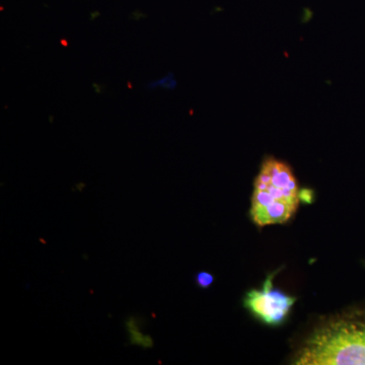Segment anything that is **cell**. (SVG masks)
<instances>
[{
    "label": "cell",
    "instance_id": "6da1fadb",
    "mask_svg": "<svg viewBox=\"0 0 365 365\" xmlns=\"http://www.w3.org/2000/svg\"><path fill=\"white\" fill-rule=\"evenodd\" d=\"M297 365H365V318L345 314L314 329L297 352Z\"/></svg>",
    "mask_w": 365,
    "mask_h": 365
},
{
    "label": "cell",
    "instance_id": "7a4b0ae2",
    "mask_svg": "<svg viewBox=\"0 0 365 365\" xmlns=\"http://www.w3.org/2000/svg\"><path fill=\"white\" fill-rule=\"evenodd\" d=\"M299 185L287 163L274 158L264 160L254 185L250 210L255 225L287 222L299 207Z\"/></svg>",
    "mask_w": 365,
    "mask_h": 365
},
{
    "label": "cell",
    "instance_id": "3957f363",
    "mask_svg": "<svg viewBox=\"0 0 365 365\" xmlns=\"http://www.w3.org/2000/svg\"><path fill=\"white\" fill-rule=\"evenodd\" d=\"M275 274L268 276L261 289L250 290L244 299L245 307L250 313L262 323L271 327L279 326L285 321L297 299L274 287Z\"/></svg>",
    "mask_w": 365,
    "mask_h": 365
},
{
    "label": "cell",
    "instance_id": "277c9868",
    "mask_svg": "<svg viewBox=\"0 0 365 365\" xmlns=\"http://www.w3.org/2000/svg\"><path fill=\"white\" fill-rule=\"evenodd\" d=\"M127 328H128L129 338H130L132 344L141 346V347L144 348L153 347V339H151L150 336L144 335V334L139 331L135 319H128Z\"/></svg>",
    "mask_w": 365,
    "mask_h": 365
},
{
    "label": "cell",
    "instance_id": "5b68a950",
    "mask_svg": "<svg viewBox=\"0 0 365 365\" xmlns=\"http://www.w3.org/2000/svg\"><path fill=\"white\" fill-rule=\"evenodd\" d=\"M176 86V79H175L174 74L169 73L165 78L160 79L157 81H150L146 85V88L148 91H155V88H162L165 90H173Z\"/></svg>",
    "mask_w": 365,
    "mask_h": 365
},
{
    "label": "cell",
    "instance_id": "8992f818",
    "mask_svg": "<svg viewBox=\"0 0 365 365\" xmlns=\"http://www.w3.org/2000/svg\"><path fill=\"white\" fill-rule=\"evenodd\" d=\"M195 281L199 287L207 289L215 282V276L206 271H201V272L197 273Z\"/></svg>",
    "mask_w": 365,
    "mask_h": 365
}]
</instances>
